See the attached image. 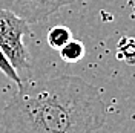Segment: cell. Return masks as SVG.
<instances>
[{"label": "cell", "instance_id": "obj_5", "mask_svg": "<svg viewBox=\"0 0 135 133\" xmlns=\"http://www.w3.org/2000/svg\"><path fill=\"white\" fill-rule=\"evenodd\" d=\"M60 57L66 63H75L84 57V46L81 42L77 40H69V42L59 50Z\"/></svg>", "mask_w": 135, "mask_h": 133}, {"label": "cell", "instance_id": "obj_1", "mask_svg": "<svg viewBox=\"0 0 135 133\" xmlns=\"http://www.w3.org/2000/svg\"><path fill=\"white\" fill-rule=\"evenodd\" d=\"M106 118V104L92 84L61 75L22 83L0 121L5 133H95Z\"/></svg>", "mask_w": 135, "mask_h": 133}, {"label": "cell", "instance_id": "obj_6", "mask_svg": "<svg viewBox=\"0 0 135 133\" xmlns=\"http://www.w3.org/2000/svg\"><path fill=\"white\" fill-rule=\"evenodd\" d=\"M0 70H2V74L5 75L8 80H11L16 86H22L20 75L17 74V70L9 64V61L6 60V57L3 55V52H2V50H0Z\"/></svg>", "mask_w": 135, "mask_h": 133}, {"label": "cell", "instance_id": "obj_4", "mask_svg": "<svg viewBox=\"0 0 135 133\" xmlns=\"http://www.w3.org/2000/svg\"><path fill=\"white\" fill-rule=\"evenodd\" d=\"M71 37H72V34L69 31V28H66L63 25L54 26L48 32V43H49V46L52 49L60 50L69 40H72Z\"/></svg>", "mask_w": 135, "mask_h": 133}, {"label": "cell", "instance_id": "obj_2", "mask_svg": "<svg viewBox=\"0 0 135 133\" xmlns=\"http://www.w3.org/2000/svg\"><path fill=\"white\" fill-rule=\"evenodd\" d=\"M29 23L14 12L0 9V50L16 70L29 69V54L23 37L31 35Z\"/></svg>", "mask_w": 135, "mask_h": 133}, {"label": "cell", "instance_id": "obj_3", "mask_svg": "<svg viewBox=\"0 0 135 133\" xmlns=\"http://www.w3.org/2000/svg\"><path fill=\"white\" fill-rule=\"evenodd\" d=\"M75 2L77 0H0V9L14 12L31 25L46 20L63 6Z\"/></svg>", "mask_w": 135, "mask_h": 133}]
</instances>
